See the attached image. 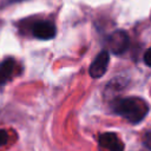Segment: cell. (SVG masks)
<instances>
[{"mask_svg":"<svg viewBox=\"0 0 151 151\" xmlns=\"http://www.w3.org/2000/svg\"><path fill=\"white\" fill-rule=\"evenodd\" d=\"M99 145L107 151H124V144L113 132H105L99 136Z\"/></svg>","mask_w":151,"mask_h":151,"instance_id":"5","label":"cell"},{"mask_svg":"<svg viewBox=\"0 0 151 151\" xmlns=\"http://www.w3.org/2000/svg\"><path fill=\"white\" fill-rule=\"evenodd\" d=\"M32 33L38 39L47 40V39H52L55 35L57 28L53 22L47 21V20H41L34 24L32 28Z\"/></svg>","mask_w":151,"mask_h":151,"instance_id":"4","label":"cell"},{"mask_svg":"<svg viewBox=\"0 0 151 151\" xmlns=\"http://www.w3.org/2000/svg\"><path fill=\"white\" fill-rule=\"evenodd\" d=\"M109 50L114 54H123L129 47V37L126 32L118 29L111 33L106 39Z\"/></svg>","mask_w":151,"mask_h":151,"instance_id":"2","label":"cell"},{"mask_svg":"<svg viewBox=\"0 0 151 151\" xmlns=\"http://www.w3.org/2000/svg\"><path fill=\"white\" fill-rule=\"evenodd\" d=\"M110 63V55L107 51H101L96 58L91 63L90 68H88V73L92 78H100L101 76H104V73L107 70Z\"/></svg>","mask_w":151,"mask_h":151,"instance_id":"3","label":"cell"},{"mask_svg":"<svg viewBox=\"0 0 151 151\" xmlns=\"http://www.w3.org/2000/svg\"><path fill=\"white\" fill-rule=\"evenodd\" d=\"M8 142V133L5 130H0V146L5 145Z\"/></svg>","mask_w":151,"mask_h":151,"instance_id":"8","label":"cell"},{"mask_svg":"<svg viewBox=\"0 0 151 151\" xmlns=\"http://www.w3.org/2000/svg\"><path fill=\"white\" fill-rule=\"evenodd\" d=\"M144 63L151 67V47L144 53Z\"/></svg>","mask_w":151,"mask_h":151,"instance_id":"9","label":"cell"},{"mask_svg":"<svg viewBox=\"0 0 151 151\" xmlns=\"http://www.w3.org/2000/svg\"><path fill=\"white\" fill-rule=\"evenodd\" d=\"M112 111L125 118L132 124H137L144 119L149 112V105L145 100L137 97H127L116 99L111 105Z\"/></svg>","mask_w":151,"mask_h":151,"instance_id":"1","label":"cell"},{"mask_svg":"<svg viewBox=\"0 0 151 151\" xmlns=\"http://www.w3.org/2000/svg\"><path fill=\"white\" fill-rule=\"evenodd\" d=\"M143 143H144L145 147H147V149L151 151V132H146V133L144 134Z\"/></svg>","mask_w":151,"mask_h":151,"instance_id":"7","label":"cell"},{"mask_svg":"<svg viewBox=\"0 0 151 151\" xmlns=\"http://www.w3.org/2000/svg\"><path fill=\"white\" fill-rule=\"evenodd\" d=\"M14 66H15V61L12 58H7L0 64V85L5 84L11 78Z\"/></svg>","mask_w":151,"mask_h":151,"instance_id":"6","label":"cell"},{"mask_svg":"<svg viewBox=\"0 0 151 151\" xmlns=\"http://www.w3.org/2000/svg\"><path fill=\"white\" fill-rule=\"evenodd\" d=\"M9 4H12V2H19V1H24V0H7Z\"/></svg>","mask_w":151,"mask_h":151,"instance_id":"10","label":"cell"}]
</instances>
